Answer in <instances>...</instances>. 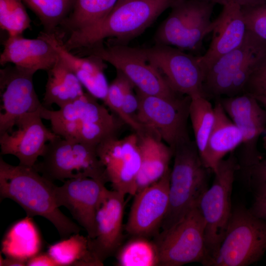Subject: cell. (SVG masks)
Returning a JSON list of instances; mask_svg holds the SVG:
<instances>
[{
    "instance_id": "1",
    "label": "cell",
    "mask_w": 266,
    "mask_h": 266,
    "mask_svg": "<svg viewBox=\"0 0 266 266\" xmlns=\"http://www.w3.org/2000/svg\"><path fill=\"white\" fill-rule=\"evenodd\" d=\"M53 182L33 167L13 166L0 158V195L11 199L26 211L27 217L47 219L63 238L79 233L80 227L59 209Z\"/></svg>"
},
{
    "instance_id": "2",
    "label": "cell",
    "mask_w": 266,
    "mask_h": 266,
    "mask_svg": "<svg viewBox=\"0 0 266 266\" xmlns=\"http://www.w3.org/2000/svg\"><path fill=\"white\" fill-rule=\"evenodd\" d=\"M177 0H118L111 11L94 25L70 33L64 42L69 51L88 48L105 38L131 39L146 30Z\"/></svg>"
},
{
    "instance_id": "3",
    "label": "cell",
    "mask_w": 266,
    "mask_h": 266,
    "mask_svg": "<svg viewBox=\"0 0 266 266\" xmlns=\"http://www.w3.org/2000/svg\"><path fill=\"white\" fill-rule=\"evenodd\" d=\"M98 100L88 92L84 93L58 110L43 106L41 116L50 121L51 130L57 135L97 146L104 140L117 135L125 124Z\"/></svg>"
},
{
    "instance_id": "4",
    "label": "cell",
    "mask_w": 266,
    "mask_h": 266,
    "mask_svg": "<svg viewBox=\"0 0 266 266\" xmlns=\"http://www.w3.org/2000/svg\"><path fill=\"white\" fill-rule=\"evenodd\" d=\"M170 171L169 205L162 231L171 227L195 205L207 189L206 169L195 141L189 139L176 147Z\"/></svg>"
},
{
    "instance_id": "5",
    "label": "cell",
    "mask_w": 266,
    "mask_h": 266,
    "mask_svg": "<svg viewBox=\"0 0 266 266\" xmlns=\"http://www.w3.org/2000/svg\"><path fill=\"white\" fill-rule=\"evenodd\" d=\"M265 60L266 43L247 30L242 43L219 58L205 72V97L217 99L242 94L252 73Z\"/></svg>"
},
{
    "instance_id": "6",
    "label": "cell",
    "mask_w": 266,
    "mask_h": 266,
    "mask_svg": "<svg viewBox=\"0 0 266 266\" xmlns=\"http://www.w3.org/2000/svg\"><path fill=\"white\" fill-rule=\"evenodd\" d=\"M266 251V221L238 206L233 209L223 240L206 266H247Z\"/></svg>"
},
{
    "instance_id": "7",
    "label": "cell",
    "mask_w": 266,
    "mask_h": 266,
    "mask_svg": "<svg viewBox=\"0 0 266 266\" xmlns=\"http://www.w3.org/2000/svg\"><path fill=\"white\" fill-rule=\"evenodd\" d=\"M97 146L59 136L47 143L42 160L33 167L53 182L87 177L106 183L108 180Z\"/></svg>"
},
{
    "instance_id": "8",
    "label": "cell",
    "mask_w": 266,
    "mask_h": 266,
    "mask_svg": "<svg viewBox=\"0 0 266 266\" xmlns=\"http://www.w3.org/2000/svg\"><path fill=\"white\" fill-rule=\"evenodd\" d=\"M239 165L231 153L219 163L212 185L200 197L198 207L204 222L206 259L203 266L218 249L225 235L233 209L231 196L236 171Z\"/></svg>"
},
{
    "instance_id": "9",
    "label": "cell",
    "mask_w": 266,
    "mask_h": 266,
    "mask_svg": "<svg viewBox=\"0 0 266 266\" xmlns=\"http://www.w3.org/2000/svg\"><path fill=\"white\" fill-rule=\"evenodd\" d=\"M137 122L147 132L159 137L174 151L190 139L187 130L191 98L150 95L136 89Z\"/></svg>"
},
{
    "instance_id": "10",
    "label": "cell",
    "mask_w": 266,
    "mask_h": 266,
    "mask_svg": "<svg viewBox=\"0 0 266 266\" xmlns=\"http://www.w3.org/2000/svg\"><path fill=\"white\" fill-rule=\"evenodd\" d=\"M214 4L204 0H177L173 8L158 28L157 44L183 51L197 50L214 27L211 17Z\"/></svg>"
},
{
    "instance_id": "11",
    "label": "cell",
    "mask_w": 266,
    "mask_h": 266,
    "mask_svg": "<svg viewBox=\"0 0 266 266\" xmlns=\"http://www.w3.org/2000/svg\"><path fill=\"white\" fill-rule=\"evenodd\" d=\"M83 55H94L114 66L141 92L150 95L177 96L160 72L147 60L142 48L102 42L80 49Z\"/></svg>"
},
{
    "instance_id": "12",
    "label": "cell",
    "mask_w": 266,
    "mask_h": 266,
    "mask_svg": "<svg viewBox=\"0 0 266 266\" xmlns=\"http://www.w3.org/2000/svg\"><path fill=\"white\" fill-rule=\"evenodd\" d=\"M160 266H181L206 259L204 222L196 205L176 224L163 230L154 241Z\"/></svg>"
},
{
    "instance_id": "13",
    "label": "cell",
    "mask_w": 266,
    "mask_h": 266,
    "mask_svg": "<svg viewBox=\"0 0 266 266\" xmlns=\"http://www.w3.org/2000/svg\"><path fill=\"white\" fill-rule=\"evenodd\" d=\"M142 51L149 62L160 72L176 93L190 98L205 97L204 73L199 56L162 44L144 48Z\"/></svg>"
},
{
    "instance_id": "14",
    "label": "cell",
    "mask_w": 266,
    "mask_h": 266,
    "mask_svg": "<svg viewBox=\"0 0 266 266\" xmlns=\"http://www.w3.org/2000/svg\"><path fill=\"white\" fill-rule=\"evenodd\" d=\"M138 142V134L134 132L121 138L117 135L110 137L97 146L108 182L113 190L125 195L136 193L141 164Z\"/></svg>"
},
{
    "instance_id": "15",
    "label": "cell",
    "mask_w": 266,
    "mask_h": 266,
    "mask_svg": "<svg viewBox=\"0 0 266 266\" xmlns=\"http://www.w3.org/2000/svg\"><path fill=\"white\" fill-rule=\"evenodd\" d=\"M35 72L14 65L0 69V134L12 131L22 116L43 107L33 85Z\"/></svg>"
},
{
    "instance_id": "16",
    "label": "cell",
    "mask_w": 266,
    "mask_h": 266,
    "mask_svg": "<svg viewBox=\"0 0 266 266\" xmlns=\"http://www.w3.org/2000/svg\"><path fill=\"white\" fill-rule=\"evenodd\" d=\"M42 108L20 117L15 123V130L0 134L1 155H13L19 160V165L33 166L47 143L59 136L43 124Z\"/></svg>"
},
{
    "instance_id": "17",
    "label": "cell",
    "mask_w": 266,
    "mask_h": 266,
    "mask_svg": "<svg viewBox=\"0 0 266 266\" xmlns=\"http://www.w3.org/2000/svg\"><path fill=\"white\" fill-rule=\"evenodd\" d=\"M171 169L159 180L137 192L131 207L125 226L133 236L156 234L167 213Z\"/></svg>"
},
{
    "instance_id": "18",
    "label": "cell",
    "mask_w": 266,
    "mask_h": 266,
    "mask_svg": "<svg viewBox=\"0 0 266 266\" xmlns=\"http://www.w3.org/2000/svg\"><path fill=\"white\" fill-rule=\"evenodd\" d=\"M54 191L58 206L70 212L89 237L96 236V215L105 183L92 178L83 177L68 179Z\"/></svg>"
},
{
    "instance_id": "19",
    "label": "cell",
    "mask_w": 266,
    "mask_h": 266,
    "mask_svg": "<svg viewBox=\"0 0 266 266\" xmlns=\"http://www.w3.org/2000/svg\"><path fill=\"white\" fill-rule=\"evenodd\" d=\"M125 196L105 187L96 212V236L93 239L90 237V242L93 252L102 263L121 246Z\"/></svg>"
},
{
    "instance_id": "20",
    "label": "cell",
    "mask_w": 266,
    "mask_h": 266,
    "mask_svg": "<svg viewBox=\"0 0 266 266\" xmlns=\"http://www.w3.org/2000/svg\"><path fill=\"white\" fill-rule=\"evenodd\" d=\"M213 23L209 46L203 55L199 56L204 75L219 58L242 43L247 31L241 6L237 3L223 5L221 12Z\"/></svg>"
},
{
    "instance_id": "21",
    "label": "cell",
    "mask_w": 266,
    "mask_h": 266,
    "mask_svg": "<svg viewBox=\"0 0 266 266\" xmlns=\"http://www.w3.org/2000/svg\"><path fill=\"white\" fill-rule=\"evenodd\" d=\"M38 36L48 41L54 48L88 93L98 100L104 101L109 84L104 73L105 65L102 59L91 55L82 57L73 54L65 47L57 34L42 32Z\"/></svg>"
},
{
    "instance_id": "22",
    "label": "cell",
    "mask_w": 266,
    "mask_h": 266,
    "mask_svg": "<svg viewBox=\"0 0 266 266\" xmlns=\"http://www.w3.org/2000/svg\"><path fill=\"white\" fill-rule=\"evenodd\" d=\"M0 64L12 63L14 66L35 72L47 71L58 58L54 48L46 40L38 36L29 39L22 35L8 36L3 43Z\"/></svg>"
},
{
    "instance_id": "23",
    "label": "cell",
    "mask_w": 266,
    "mask_h": 266,
    "mask_svg": "<svg viewBox=\"0 0 266 266\" xmlns=\"http://www.w3.org/2000/svg\"><path fill=\"white\" fill-rule=\"evenodd\" d=\"M215 122L202 162L214 173L219 162L243 142V134L237 126L228 117L218 100L214 106Z\"/></svg>"
},
{
    "instance_id": "24",
    "label": "cell",
    "mask_w": 266,
    "mask_h": 266,
    "mask_svg": "<svg viewBox=\"0 0 266 266\" xmlns=\"http://www.w3.org/2000/svg\"><path fill=\"white\" fill-rule=\"evenodd\" d=\"M138 134L141 164L136 193L166 173L170 168L169 163L174 153L170 146L155 135L147 132Z\"/></svg>"
},
{
    "instance_id": "25",
    "label": "cell",
    "mask_w": 266,
    "mask_h": 266,
    "mask_svg": "<svg viewBox=\"0 0 266 266\" xmlns=\"http://www.w3.org/2000/svg\"><path fill=\"white\" fill-rule=\"evenodd\" d=\"M47 72L48 78L43 99V105L46 108L54 104L61 107L84 94L83 85L59 56Z\"/></svg>"
},
{
    "instance_id": "26",
    "label": "cell",
    "mask_w": 266,
    "mask_h": 266,
    "mask_svg": "<svg viewBox=\"0 0 266 266\" xmlns=\"http://www.w3.org/2000/svg\"><path fill=\"white\" fill-rule=\"evenodd\" d=\"M47 253L58 266H100L101 263L93 252L90 237L74 233L50 245Z\"/></svg>"
},
{
    "instance_id": "27",
    "label": "cell",
    "mask_w": 266,
    "mask_h": 266,
    "mask_svg": "<svg viewBox=\"0 0 266 266\" xmlns=\"http://www.w3.org/2000/svg\"><path fill=\"white\" fill-rule=\"evenodd\" d=\"M30 217L17 222L9 230L3 242L2 251L6 256L28 260L37 254L40 240Z\"/></svg>"
},
{
    "instance_id": "28",
    "label": "cell",
    "mask_w": 266,
    "mask_h": 266,
    "mask_svg": "<svg viewBox=\"0 0 266 266\" xmlns=\"http://www.w3.org/2000/svg\"><path fill=\"white\" fill-rule=\"evenodd\" d=\"M118 0H75L73 8L61 26L70 33L90 27L105 17Z\"/></svg>"
},
{
    "instance_id": "29",
    "label": "cell",
    "mask_w": 266,
    "mask_h": 266,
    "mask_svg": "<svg viewBox=\"0 0 266 266\" xmlns=\"http://www.w3.org/2000/svg\"><path fill=\"white\" fill-rule=\"evenodd\" d=\"M190 98L189 118L194 132L195 142L201 159L214 126L215 111L214 106L205 97L196 96Z\"/></svg>"
},
{
    "instance_id": "30",
    "label": "cell",
    "mask_w": 266,
    "mask_h": 266,
    "mask_svg": "<svg viewBox=\"0 0 266 266\" xmlns=\"http://www.w3.org/2000/svg\"><path fill=\"white\" fill-rule=\"evenodd\" d=\"M117 264L120 266H160L159 251L155 241L146 237L135 236L118 250Z\"/></svg>"
},
{
    "instance_id": "31",
    "label": "cell",
    "mask_w": 266,
    "mask_h": 266,
    "mask_svg": "<svg viewBox=\"0 0 266 266\" xmlns=\"http://www.w3.org/2000/svg\"><path fill=\"white\" fill-rule=\"evenodd\" d=\"M36 15L44 32L56 33L71 13L75 0H22Z\"/></svg>"
},
{
    "instance_id": "32",
    "label": "cell",
    "mask_w": 266,
    "mask_h": 266,
    "mask_svg": "<svg viewBox=\"0 0 266 266\" xmlns=\"http://www.w3.org/2000/svg\"><path fill=\"white\" fill-rule=\"evenodd\" d=\"M31 23L22 0H0V27L8 36L22 35Z\"/></svg>"
},
{
    "instance_id": "33",
    "label": "cell",
    "mask_w": 266,
    "mask_h": 266,
    "mask_svg": "<svg viewBox=\"0 0 266 266\" xmlns=\"http://www.w3.org/2000/svg\"><path fill=\"white\" fill-rule=\"evenodd\" d=\"M217 100L233 121L266 112V109L255 99L245 93L232 97H221Z\"/></svg>"
},
{
    "instance_id": "34",
    "label": "cell",
    "mask_w": 266,
    "mask_h": 266,
    "mask_svg": "<svg viewBox=\"0 0 266 266\" xmlns=\"http://www.w3.org/2000/svg\"><path fill=\"white\" fill-rule=\"evenodd\" d=\"M117 74L109 84L106 97L103 103L125 124L130 127V123L123 111V98L125 90L129 80L121 72Z\"/></svg>"
},
{
    "instance_id": "35",
    "label": "cell",
    "mask_w": 266,
    "mask_h": 266,
    "mask_svg": "<svg viewBox=\"0 0 266 266\" xmlns=\"http://www.w3.org/2000/svg\"><path fill=\"white\" fill-rule=\"evenodd\" d=\"M241 10L246 30L266 43V2L241 6Z\"/></svg>"
},
{
    "instance_id": "36",
    "label": "cell",
    "mask_w": 266,
    "mask_h": 266,
    "mask_svg": "<svg viewBox=\"0 0 266 266\" xmlns=\"http://www.w3.org/2000/svg\"><path fill=\"white\" fill-rule=\"evenodd\" d=\"M243 93L253 97L266 109V60L252 73L243 88Z\"/></svg>"
},
{
    "instance_id": "37",
    "label": "cell",
    "mask_w": 266,
    "mask_h": 266,
    "mask_svg": "<svg viewBox=\"0 0 266 266\" xmlns=\"http://www.w3.org/2000/svg\"><path fill=\"white\" fill-rule=\"evenodd\" d=\"M245 174L250 186L255 192V195L266 193V172H248Z\"/></svg>"
},
{
    "instance_id": "38",
    "label": "cell",
    "mask_w": 266,
    "mask_h": 266,
    "mask_svg": "<svg viewBox=\"0 0 266 266\" xmlns=\"http://www.w3.org/2000/svg\"><path fill=\"white\" fill-rule=\"evenodd\" d=\"M249 209L255 216L266 221V193L255 195L254 201Z\"/></svg>"
},
{
    "instance_id": "39",
    "label": "cell",
    "mask_w": 266,
    "mask_h": 266,
    "mask_svg": "<svg viewBox=\"0 0 266 266\" xmlns=\"http://www.w3.org/2000/svg\"><path fill=\"white\" fill-rule=\"evenodd\" d=\"M28 266H58L56 262L48 253L36 254L29 258L27 262Z\"/></svg>"
},
{
    "instance_id": "40",
    "label": "cell",
    "mask_w": 266,
    "mask_h": 266,
    "mask_svg": "<svg viewBox=\"0 0 266 266\" xmlns=\"http://www.w3.org/2000/svg\"><path fill=\"white\" fill-rule=\"evenodd\" d=\"M211 3L224 5L231 3H237L241 6L253 5L266 2V0H204Z\"/></svg>"
},
{
    "instance_id": "41",
    "label": "cell",
    "mask_w": 266,
    "mask_h": 266,
    "mask_svg": "<svg viewBox=\"0 0 266 266\" xmlns=\"http://www.w3.org/2000/svg\"><path fill=\"white\" fill-rule=\"evenodd\" d=\"M1 260V259H0ZM27 260L11 256H6L5 259L0 260V266H27Z\"/></svg>"
},
{
    "instance_id": "42",
    "label": "cell",
    "mask_w": 266,
    "mask_h": 266,
    "mask_svg": "<svg viewBox=\"0 0 266 266\" xmlns=\"http://www.w3.org/2000/svg\"><path fill=\"white\" fill-rule=\"evenodd\" d=\"M263 146L265 149L266 150V132L265 136L263 137Z\"/></svg>"
}]
</instances>
